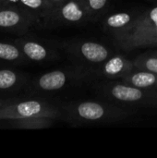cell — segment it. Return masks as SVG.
Returning <instances> with one entry per match:
<instances>
[{"label":"cell","instance_id":"cell-17","mask_svg":"<svg viewBox=\"0 0 157 158\" xmlns=\"http://www.w3.org/2000/svg\"><path fill=\"white\" fill-rule=\"evenodd\" d=\"M136 69L147 70L157 73V56L155 55H143L138 56L134 60Z\"/></svg>","mask_w":157,"mask_h":158},{"label":"cell","instance_id":"cell-19","mask_svg":"<svg viewBox=\"0 0 157 158\" xmlns=\"http://www.w3.org/2000/svg\"><path fill=\"white\" fill-rule=\"evenodd\" d=\"M17 98H18V97L13 96V97H9V98H2V99H0V109H1L2 107H4V106L9 105L11 102L15 101Z\"/></svg>","mask_w":157,"mask_h":158},{"label":"cell","instance_id":"cell-11","mask_svg":"<svg viewBox=\"0 0 157 158\" xmlns=\"http://www.w3.org/2000/svg\"><path fill=\"white\" fill-rule=\"evenodd\" d=\"M30 77L28 74L9 69H0V99L13 97L17 93L24 90Z\"/></svg>","mask_w":157,"mask_h":158},{"label":"cell","instance_id":"cell-10","mask_svg":"<svg viewBox=\"0 0 157 158\" xmlns=\"http://www.w3.org/2000/svg\"><path fill=\"white\" fill-rule=\"evenodd\" d=\"M135 69L134 60L125 58L122 56H111L105 62L91 70L93 75L106 79H122Z\"/></svg>","mask_w":157,"mask_h":158},{"label":"cell","instance_id":"cell-3","mask_svg":"<svg viewBox=\"0 0 157 158\" xmlns=\"http://www.w3.org/2000/svg\"><path fill=\"white\" fill-rule=\"evenodd\" d=\"M92 75L90 69H85L83 68H75L56 69L40 75L39 77L30 79L23 91L30 95L56 92L69 84L89 78Z\"/></svg>","mask_w":157,"mask_h":158},{"label":"cell","instance_id":"cell-5","mask_svg":"<svg viewBox=\"0 0 157 158\" xmlns=\"http://www.w3.org/2000/svg\"><path fill=\"white\" fill-rule=\"evenodd\" d=\"M22 118H51L62 119V110L43 99L17 98L0 109V120Z\"/></svg>","mask_w":157,"mask_h":158},{"label":"cell","instance_id":"cell-9","mask_svg":"<svg viewBox=\"0 0 157 158\" xmlns=\"http://www.w3.org/2000/svg\"><path fill=\"white\" fill-rule=\"evenodd\" d=\"M11 41L19 48L28 61L41 63L54 60L58 57L56 50L35 39L25 37V35L19 36Z\"/></svg>","mask_w":157,"mask_h":158},{"label":"cell","instance_id":"cell-15","mask_svg":"<svg viewBox=\"0 0 157 158\" xmlns=\"http://www.w3.org/2000/svg\"><path fill=\"white\" fill-rule=\"evenodd\" d=\"M139 15H133L129 12L114 13L106 17L103 22V26L105 30L114 33L120 32L129 28L138 18Z\"/></svg>","mask_w":157,"mask_h":158},{"label":"cell","instance_id":"cell-20","mask_svg":"<svg viewBox=\"0 0 157 158\" xmlns=\"http://www.w3.org/2000/svg\"><path fill=\"white\" fill-rule=\"evenodd\" d=\"M0 3L6 4V5H9V6H14L20 7V6H19V0H0Z\"/></svg>","mask_w":157,"mask_h":158},{"label":"cell","instance_id":"cell-7","mask_svg":"<svg viewBox=\"0 0 157 158\" xmlns=\"http://www.w3.org/2000/svg\"><path fill=\"white\" fill-rule=\"evenodd\" d=\"M92 19L81 0H67L54 8L41 27L49 28L56 25L84 24Z\"/></svg>","mask_w":157,"mask_h":158},{"label":"cell","instance_id":"cell-8","mask_svg":"<svg viewBox=\"0 0 157 158\" xmlns=\"http://www.w3.org/2000/svg\"><path fill=\"white\" fill-rule=\"evenodd\" d=\"M66 50L73 56L92 65H99L112 56L107 46L92 41L68 44Z\"/></svg>","mask_w":157,"mask_h":158},{"label":"cell","instance_id":"cell-21","mask_svg":"<svg viewBox=\"0 0 157 158\" xmlns=\"http://www.w3.org/2000/svg\"><path fill=\"white\" fill-rule=\"evenodd\" d=\"M55 7L56 6H59V5H61L62 3H64L65 1H67V0H48Z\"/></svg>","mask_w":157,"mask_h":158},{"label":"cell","instance_id":"cell-18","mask_svg":"<svg viewBox=\"0 0 157 158\" xmlns=\"http://www.w3.org/2000/svg\"><path fill=\"white\" fill-rule=\"evenodd\" d=\"M92 18L102 13L108 4V0H81Z\"/></svg>","mask_w":157,"mask_h":158},{"label":"cell","instance_id":"cell-4","mask_svg":"<svg viewBox=\"0 0 157 158\" xmlns=\"http://www.w3.org/2000/svg\"><path fill=\"white\" fill-rule=\"evenodd\" d=\"M99 93L113 102L142 106L157 107V90L139 88L123 81L102 85Z\"/></svg>","mask_w":157,"mask_h":158},{"label":"cell","instance_id":"cell-2","mask_svg":"<svg viewBox=\"0 0 157 158\" xmlns=\"http://www.w3.org/2000/svg\"><path fill=\"white\" fill-rule=\"evenodd\" d=\"M112 35L115 45L124 51L157 46V6L140 14L126 30Z\"/></svg>","mask_w":157,"mask_h":158},{"label":"cell","instance_id":"cell-13","mask_svg":"<svg viewBox=\"0 0 157 158\" xmlns=\"http://www.w3.org/2000/svg\"><path fill=\"white\" fill-rule=\"evenodd\" d=\"M19 6L38 20L39 27L42 26L55 8L48 0H19Z\"/></svg>","mask_w":157,"mask_h":158},{"label":"cell","instance_id":"cell-6","mask_svg":"<svg viewBox=\"0 0 157 158\" xmlns=\"http://www.w3.org/2000/svg\"><path fill=\"white\" fill-rule=\"evenodd\" d=\"M39 27L38 20L19 6L0 3V32L26 35Z\"/></svg>","mask_w":157,"mask_h":158},{"label":"cell","instance_id":"cell-14","mask_svg":"<svg viewBox=\"0 0 157 158\" xmlns=\"http://www.w3.org/2000/svg\"><path fill=\"white\" fill-rule=\"evenodd\" d=\"M121 81L139 88L157 90V73L136 68L123 77Z\"/></svg>","mask_w":157,"mask_h":158},{"label":"cell","instance_id":"cell-16","mask_svg":"<svg viewBox=\"0 0 157 158\" xmlns=\"http://www.w3.org/2000/svg\"><path fill=\"white\" fill-rule=\"evenodd\" d=\"M28 62L22 52L12 41H0V64L19 66Z\"/></svg>","mask_w":157,"mask_h":158},{"label":"cell","instance_id":"cell-12","mask_svg":"<svg viewBox=\"0 0 157 158\" xmlns=\"http://www.w3.org/2000/svg\"><path fill=\"white\" fill-rule=\"evenodd\" d=\"M6 128L18 129V130H41L50 128L55 121L51 118H10L3 119Z\"/></svg>","mask_w":157,"mask_h":158},{"label":"cell","instance_id":"cell-22","mask_svg":"<svg viewBox=\"0 0 157 158\" xmlns=\"http://www.w3.org/2000/svg\"><path fill=\"white\" fill-rule=\"evenodd\" d=\"M155 56H157V50L155 51Z\"/></svg>","mask_w":157,"mask_h":158},{"label":"cell","instance_id":"cell-1","mask_svg":"<svg viewBox=\"0 0 157 158\" xmlns=\"http://www.w3.org/2000/svg\"><path fill=\"white\" fill-rule=\"evenodd\" d=\"M60 108L62 120L72 125L114 122L127 118L133 114L131 109L98 101L69 102L62 105Z\"/></svg>","mask_w":157,"mask_h":158}]
</instances>
